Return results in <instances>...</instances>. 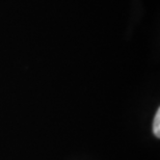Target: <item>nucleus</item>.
I'll list each match as a JSON object with an SVG mask.
<instances>
[{
	"mask_svg": "<svg viewBox=\"0 0 160 160\" xmlns=\"http://www.w3.org/2000/svg\"><path fill=\"white\" fill-rule=\"evenodd\" d=\"M153 132H154L155 136L157 137V138H159L160 137V109L159 108L155 114L154 122H153Z\"/></svg>",
	"mask_w": 160,
	"mask_h": 160,
	"instance_id": "1",
	"label": "nucleus"
}]
</instances>
